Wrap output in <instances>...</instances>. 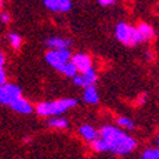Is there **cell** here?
<instances>
[{
	"label": "cell",
	"mask_w": 159,
	"mask_h": 159,
	"mask_svg": "<svg viewBox=\"0 0 159 159\" xmlns=\"http://www.w3.org/2000/svg\"><path fill=\"white\" fill-rule=\"evenodd\" d=\"M7 74H5V69L0 68V87H3L4 84H7Z\"/></svg>",
	"instance_id": "cell-20"
},
{
	"label": "cell",
	"mask_w": 159,
	"mask_h": 159,
	"mask_svg": "<svg viewBox=\"0 0 159 159\" xmlns=\"http://www.w3.org/2000/svg\"><path fill=\"white\" fill-rule=\"evenodd\" d=\"M76 106L75 98H62L56 99L51 102H41L36 106V112L37 115L42 117H59L61 113L66 112L68 110L73 108Z\"/></svg>",
	"instance_id": "cell-2"
},
{
	"label": "cell",
	"mask_w": 159,
	"mask_h": 159,
	"mask_svg": "<svg viewBox=\"0 0 159 159\" xmlns=\"http://www.w3.org/2000/svg\"><path fill=\"white\" fill-rule=\"evenodd\" d=\"M71 62L75 65V68L79 71V74H84V73L93 69V62H92L90 56L87 55V54H83V52L74 54L73 59H71Z\"/></svg>",
	"instance_id": "cell-6"
},
{
	"label": "cell",
	"mask_w": 159,
	"mask_h": 159,
	"mask_svg": "<svg viewBox=\"0 0 159 159\" xmlns=\"http://www.w3.org/2000/svg\"><path fill=\"white\" fill-rule=\"evenodd\" d=\"M138 33L140 36V39L141 42H148V41H152L154 38V30L150 24L148 23H140L138 25Z\"/></svg>",
	"instance_id": "cell-12"
},
{
	"label": "cell",
	"mask_w": 159,
	"mask_h": 159,
	"mask_svg": "<svg viewBox=\"0 0 159 159\" xmlns=\"http://www.w3.org/2000/svg\"><path fill=\"white\" fill-rule=\"evenodd\" d=\"M79 134H80V136L89 144L94 143L97 139H99V132L92 126V125H82L80 127H79Z\"/></svg>",
	"instance_id": "cell-10"
},
{
	"label": "cell",
	"mask_w": 159,
	"mask_h": 159,
	"mask_svg": "<svg viewBox=\"0 0 159 159\" xmlns=\"http://www.w3.org/2000/svg\"><path fill=\"white\" fill-rule=\"evenodd\" d=\"M115 3H116L115 0H99L98 2V4L101 7H110V5H113Z\"/></svg>",
	"instance_id": "cell-21"
},
{
	"label": "cell",
	"mask_w": 159,
	"mask_h": 159,
	"mask_svg": "<svg viewBox=\"0 0 159 159\" xmlns=\"http://www.w3.org/2000/svg\"><path fill=\"white\" fill-rule=\"evenodd\" d=\"M147 94L145 93H141L139 97H138V99H136V102H138V104H143V103H145V101H147Z\"/></svg>",
	"instance_id": "cell-23"
},
{
	"label": "cell",
	"mask_w": 159,
	"mask_h": 159,
	"mask_svg": "<svg viewBox=\"0 0 159 159\" xmlns=\"http://www.w3.org/2000/svg\"><path fill=\"white\" fill-rule=\"evenodd\" d=\"M46 46L51 51H60V50H70L73 42L69 38L64 37H50L46 39Z\"/></svg>",
	"instance_id": "cell-8"
},
{
	"label": "cell",
	"mask_w": 159,
	"mask_h": 159,
	"mask_svg": "<svg viewBox=\"0 0 159 159\" xmlns=\"http://www.w3.org/2000/svg\"><path fill=\"white\" fill-rule=\"evenodd\" d=\"M46 61L57 71H62L65 65L70 62L73 59V54L70 50H60V51H47L45 55Z\"/></svg>",
	"instance_id": "cell-4"
},
{
	"label": "cell",
	"mask_w": 159,
	"mask_h": 159,
	"mask_svg": "<svg viewBox=\"0 0 159 159\" xmlns=\"http://www.w3.org/2000/svg\"><path fill=\"white\" fill-rule=\"evenodd\" d=\"M115 36L118 41L124 43L125 46H135L138 43H141L140 36L138 33V28L132 27V25H130L125 22H120L116 25Z\"/></svg>",
	"instance_id": "cell-3"
},
{
	"label": "cell",
	"mask_w": 159,
	"mask_h": 159,
	"mask_svg": "<svg viewBox=\"0 0 159 159\" xmlns=\"http://www.w3.org/2000/svg\"><path fill=\"white\" fill-rule=\"evenodd\" d=\"M2 22L3 23H9V20H10V16H9V13L8 11H2Z\"/></svg>",
	"instance_id": "cell-22"
},
{
	"label": "cell",
	"mask_w": 159,
	"mask_h": 159,
	"mask_svg": "<svg viewBox=\"0 0 159 159\" xmlns=\"http://www.w3.org/2000/svg\"><path fill=\"white\" fill-rule=\"evenodd\" d=\"M157 144H158V148H159V135L157 136Z\"/></svg>",
	"instance_id": "cell-26"
},
{
	"label": "cell",
	"mask_w": 159,
	"mask_h": 159,
	"mask_svg": "<svg viewBox=\"0 0 159 159\" xmlns=\"http://www.w3.org/2000/svg\"><path fill=\"white\" fill-rule=\"evenodd\" d=\"M8 39H9V43L10 46L14 48V50H19L20 46H22V37L16 33V32H10L8 34Z\"/></svg>",
	"instance_id": "cell-17"
},
{
	"label": "cell",
	"mask_w": 159,
	"mask_h": 159,
	"mask_svg": "<svg viewBox=\"0 0 159 159\" xmlns=\"http://www.w3.org/2000/svg\"><path fill=\"white\" fill-rule=\"evenodd\" d=\"M99 136L107 143L110 152H112L117 155L130 154L138 147V143L134 138L127 135L125 131L120 130L116 126L106 125V126L101 127Z\"/></svg>",
	"instance_id": "cell-1"
},
{
	"label": "cell",
	"mask_w": 159,
	"mask_h": 159,
	"mask_svg": "<svg viewBox=\"0 0 159 159\" xmlns=\"http://www.w3.org/2000/svg\"><path fill=\"white\" fill-rule=\"evenodd\" d=\"M97 79H98V75L96 73L94 69H92L84 74H78L74 79H73V82L75 85L78 87H82V88H89V87H93L97 82Z\"/></svg>",
	"instance_id": "cell-7"
},
{
	"label": "cell",
	"mask_w": 159,
	"mask_h": 159,
	"mask_svg": "<svg viewBox=\"0 0 159 159\" xmlns=\"http://www.w3.org/2000/svg\"><path fill=\"white\" fill-rule=\"evenodd\" d=\"M83 99H84V102H87L89 104H97L99 102V96H98V92H97L94 85L84 89V92H83Z\"/></svg>",
	"instance_id": "cell-13"
},
{
	"label": "cell",
	"mask_w": 159,
	"mask_h": 159,
	"mask_svg": "<svg viewBox=\"0 0 159 159\" xmlns=\"http://www.w3.org/2000/svg\"><path fill=\"white\" fill-rule=\"evenodd\" d=\"M19 97H22V89L18 85L7 83L3 87H0V103L2 104L10 106V103H13Z\"/></svg>",
	"instance_id": "cell-5"
},
{
	"label": "cell",
	"mask_w": 159,
	"mask_h": 159,
	"mask_svg": "<svg viewBox=\"0 0 159 159\" xmlns=\"http://www.w3.org/2000/svg\"><path fill=\"white\" fill-rule=\"evenodd\" d=\"M4 64H5V55L0 54V68H4Z\"/></svg>",
	"instance_id": "cell-24"
},
{
	"label": "cell",
	"mask_w": 159,
	"mask_h": 159,
	"mask_svg": "<svg viewBox=\"0 0 159 159\" xmlns=\"http://www.w3.org/2000/svg\"><path fill=\"white\" fill-rule=\"evenodd\" d=\"M140 159H159V148L155 149H145L140 157Z\"/></svg>",
	"instance_id": "cell-19"
},
{
	"label": "cell",
	"mask_w": 159,
	"mask_h": 159,
	"mask_svg": "<svg viewBox=\"0 0 159 159\" xmlns=\"http://www.w3.org/2000/svg\"><path fill=\"white\" fill-rule=\"evenodd\" d=\"M46 124H47L48 127L55 129V130H64V129L68 127V125H69L68 124V120L64 118V117H61V116L48 118V120L46 121Z\"/></svg>",
	"instance_id": "cell-14"
},
{
	"label": "cell",
	"mask_w": 159,
	"mask_h": 159,
	"mask_svg": "<svg viewBox=\"0 0 159 159\" xmlns=\"http://www.w3.org/2000/svg\"><path fill=\"white\" fill-rule=\"evenodd\" d=\"M9 107L13 111H16L18 113H22V115H28V113H31L33 111L32 104L25 98H23V97H19L18 99H16L13 103H10Z\"/></svg>",
	"instance_id": "cell-11"
},
{
	"label": "cell",
	"mask_w": 159,
	"mask_h": 159,
	"mask_svg": "<svg viewBox=\"0 0 159 159\" xmlns=\"http://www.w3.org/2000/svg\"><path fill=\"white\" fill-rule=\"evenodd\" d=\"M90 147H92V149H93L94 152H97V153H106V152H110V148H108L107 143H106L102 138L97 139L94 143H92V144H90Z\"/></svg>",
	"instance_id": "cell-15"
},
{
	"label": "cell",
	"mask_w": 159,
	"mask_h": 159,
	"mask_svg": "<svg viewBox=\"0 0 159 159\" xmlns=\"http://www.w3.org/2000/svg\"><path fill=\"white\" fill-rule=\"evenodd\" d=\"M147 57H148L149 60H153V59H154V54H153V51H148V52H147Z\"/></svg>",
	"instance_id": "cell-25"
},
{
	"label": "cell",
	"mask_w": 159,
	"mask_h": 159,
	"mask_svg": "<svg viewBox=\"0 0 159 159\" xmlns=\"http://www.w3.org/2000/svg\"><path fill=\"white\" fill-rule=\"evenodd\" d=\"M116 122H117V126L118 127L125 129V130H134L135 129L134 121H132L131 118H129V117H125V116L118 117L117 120H116Z\"/></svg>",
	"instance_id": "cell-16"
},
{
	"label": "cell",
	"mask_w": 159,
	"mask_h": 159,
	"mask_svg": "<svg viewBox=\"0 0 159 159\" xmlns=\"http://www.w3.org/2000/svg\"><path fill=\"white\" fill-rule=\"evenodd\" d=\"M61 73H62L65 76H68V78H73V79H74V78L78 75V73H79V71L76 70L75 65L70 61V62H68V64L65 65V68L62 69V71H61Z\"/></svg>",
	"instance_id": "cell-18"
},
{
	"label": "cell",
	"mask_w": 159,
	"mask_h": 159,
	"mask_svg": "<svg viewBox=\"0 0 159 159\" xmlns=\"http://www.w3.org/2000/svg\"><path fill=\"white\" fill-rule=\"evenodd\" d=\"M43 5L54 13H66L71 9L70 0H45Z\"/></svg>",
	"instance_id": "cell-9"
}]
</instances>
